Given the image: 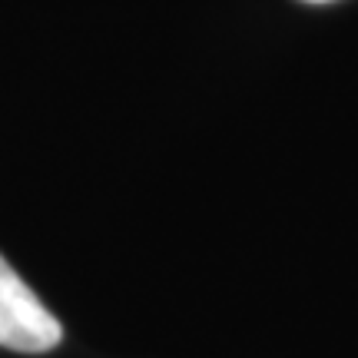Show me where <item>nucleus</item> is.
<instances>
[{
  "label": "nucleus",
  "mask_w": 358,
  "mask_h": 358,
  "mask_svg": "<svg viewBox=\"0 0 358 358\" xmlns=\"http://www.w3.org/2000/svg\"><path fill=\"white\" fill-rule=\"evenodd\" d=\"M60 338L64 329L53 319V312L0 256V348L40 355L60 345Z\"/></svg>",
  "instance_id": "1"
},
{
  "label": "nucleus",
  "mask_w": 358,
  "mask_h": 358,
  "mask_svg": "<svg viewBox=\"0 0 358 358\" xmlns=\"http://www.w3.org/2000/svg\"><path fill=\"white\" fill-rule=\"evenodd\" d=\"M308 3H329V0H308Z\"/></svg>",
  "instance_id": "2"
}]
</instances>
